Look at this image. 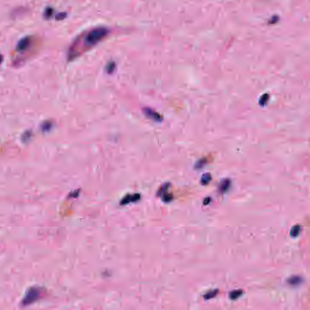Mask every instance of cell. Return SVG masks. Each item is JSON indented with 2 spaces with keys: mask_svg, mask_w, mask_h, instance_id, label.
Returning <instances> with one entry per match:
<instances>
[{
  "mask_svg": "<svg viewBox=\"0 0 310 310\" xmlns=\"http://www.w3.org/2000/svg\"><path fill=\"white\" fill-rule=\"evenodd\" d=\"M107 31L104 28H97L92 30L86 36V42L89 45H94L100 42L107 35Z\"/></svg>",
  "mask_w": 310,
  "mask_h": 310,
  "instance_id": "1",
  "label": "cell"
},
{
  "mask_svg": "<svg viewBox=\"0 0 310 310\" xmlns=\"http://www.w3.org/2000/svg\"><path fill=\"white\" fill-rule=\"evenodd\" d=\"M41 292L39 289L36 287L30 288L26 293L25 297L22 300L23 305H30L36 301L40 296Z\"/></svg>",
  "mask_w": 310,
  "mask_h": 310,
  "instance_id": "2",
  "label": "cell"
},
{
  "mask_svg": "<svg viewBox=\"0 0 310 310\" xmlns=\"http://www.w3.org/2000/svg\"><path fill=\"white\" fill-rule=\"evenodd\" d=\"M31 44V38L30 37H25L21 39L17 45V50L19 51H23L27 49Z\"/></svg>",
  "mask_w": 310,
  "mask_h": 310,
  "instance_id": "3",
  "label": "cell"
},
{
  "mask_svg": "<svg viewBox=\"0 0 310 310\" xmlns=\"http://www.w3.org/2000/svg\"><path fill=\"white\" fill-rule=\"evenodd\" d=\"M140 198V195L139 194H135L132 195H127L126 197L123 198V199L121 201V203L122 205H125L130 202H135L136 201H137Z\"/></svg>",
  "mask_w": 310,
  "mask_h": 310,
  "instance_id": "4",
  "label": "cell"
},
{
  "mask_svg": "<svg viewBox=\"0 0 310 310\" xmlns=\"http://www.w3.org/2000/svg\"><path fill=\"white\" fill-rule=\"evenodd\" d=\"M302 278L299 276H293L288 279V282L291 285H298L302 282Z\"/></svg>",
  "mask_w": 310,
  "mask_h": 310,
  "instance_id": "5",
  "label": "cell"
},
{
  "mask_svg": "<svg viewBox=\"0 0 310 310\" xmlns=\"http://www.w3.org/2000/svg\"><path fill=\"white\" fill-rule=\"evenodd\" d=\"M243 294L242 290L238 289V290H234L232 292H230L229 294V298L232 300H236L238 299L239 297L242 296Z\"/></svg>",
  "mask_w": 310,
  "mask_h": 310,
  "instance_id": "6",
  "label": "cell"
},
{
  "mask_svg": "<svg viewBox=\"0 0 310 310\" xmlns=\"http://www.w3.org/2000/svg\"><path fill=\"white\" fill-rule=\"evenodd\" d=\"M301 231V227L299 225H294L292 227L291 231H290V235L292 237H297L298 236Z\"/></svg>",
  "mask_w": 310,
  "mask_h": 310,
  "instance_id": "7",
  "label": "cell"
},
{
  "mask_svg": "<svg viewBox=\"0 0 310 310\" xmlns=\"http://www.w3.org/2000/svg\"><path fill=\"white\" fill-rule=\"evenodd\" d=\"M230 186V182L228 180L223 181L221 184L220 190L222 192H225L228 189Z\"/></svg>",
  "mask_w": 310,
  "mask_h": 310,
  "instance_id": "8",
  "label": "cell"
},
{
  "mask_svg": "<svg viewBox=\"0 0 310 310\" xmlns=\"http://www.w3.org/2000/svg\"><path fill=\"white\" fill-rule=\"evenodd\" d=\"M217 293H218V290H217V289L213 290V291L208 292L207 294H206L205 295H204L203 298L206 300L214 298V297L217 295Z\"/></svg>",
  "mask_w": 310,
  "mask_h": 310,
  "instance_id": "9",
  "label": "cell"
},
{
  "mask_svg": "<svg viewBox=\"0 0 310 310\" xmlns=\"http://www.w3.org/2000/svg\"><path fill=\"white\" fill-rule=\"evenodd\" d=\"M211 179H212V177H211L210 174H205L202 176L201 178V182L203 185H206L210 181Z\"/></svg>",
  "mask_w": 310,
  "mask_h": 310,
  "instance_id": "10",
  "label": "cell"
},
{
  "mask_svg": "<svg viewBox=\"0 0 310 310\" xmlns=\"http://www.w3.org/2000/svg\"><path fill=\"white\" fill-rule=\"evenodd\" d=\"M146 113L150 117L152 118V116H153V119H155V120H157L158 119H159V116H158V115L156 113H153V111L152 110H147L146 111Z\"/></svg>",
  "mask_w": 310,
  "mask_h": 310,
  "instance_id": "11",
  "label": "cell"
},
{
  "mask_svg": "<svg viewBox=\"0 0 310 310\" xmlns=\"http://www.w3.org/2000/svg\"><path fill=\"white\" fill-rule=\"evenodd\" d=\"M52 14V9H50V8H48L46 9L45 12V14H44V16L46 17V18H49Z\"/></svg>",
  "mask_w": 310,
  "mask_h": 310,
  "instance_id": "12",
  "label": "cell"
},
{
  "mask_svg": "<svg viewBox=\"0 0 310 310\" xmlns=\"http://www.w3.org/2000/svg\"><path fill=\"white\" fill-rule=\"evenodd\" d=\"M210 197H207V198L204 199L203 203L204 205H208V204L210 203Z\"/></svg>",
  "mask_w": 310,
  "mask_h": 310,
  "instance_id": "13",
  "label": "cell"
},
{
  "mask_svg": "<svg viewBox=\"0 0 310 310\" xmlns=\"http://www.w3.org/2000/svg\"><path fill=\"white\" fill-rule=\"evenodd\" d=\"M3 60V56L1 55H0V63H1Z\"/></svg>",
  "mask_w": 310,
  "mask_h": 310,
  "instance_id": "14",
  "label": "cell"
}]
</instances>
